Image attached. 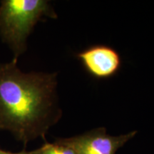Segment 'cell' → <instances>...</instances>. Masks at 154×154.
Segmentation results:
<instances>
[{
    "instance_id": "obj_5",
    "label": "cell",
    "mask_w": 154,
    "mask_h": 154,
    "mask_svg": "<svg viewBox=\"0 0 154 154\" xmlns=\"http://www.w3.org/2000/svg\"><path fill=\"white\" fill-rule=\"evenodd\" d=\"M32 154H76L72 148L57 139L53 143L45 142L39 149L32 151Z\"/></svg>"
},
{
    "instance_id": "obj_2",
    "label": "cell",
    "mask_w": 154,
    "mask_h": 154,
    "mask_svg": "<svg viewBox=\"0 0 154 154\" xmlns=\"http://www.w3.org/2000/svg\"><path fill=\"white\" fill-rule=\"evenodd\" d=\"M44 17L57 15L44 0H3L0 6V36L14 54V59L24 52L26 39L36 23Z\"/></svg>"
},
{
    "instance_id": "obj_1",
    "label": "cell",
    "mask_w": 154,
    "mask_h": 154,
    "mask_svg": "<svg viewBox=\"0 0 154 154\" xmlns=\"http://www.w3.org/2000/svg\"><path fill=\"white\" fill-rule=\"evenodd\" d=\"M17 59L0 64V129L24 146L42 137L60 118L56 100L57 74L24 73Z\"/></svg>"
},
{
    "instance_id": "obj_4",
    "label": "cell",
    "mask_w": 154,
    "mask_h": 154,
    "mask_svg": "<svg viewBox=\"0 0 154 154\" xmlns=\"http://www.w3.org/2000/svg\"><path fill=\"white\" fill-rule=\"evenodd\" d=\"M84 69L94 78L103 79L114 76L121 67L119 53L110 47L93 46L77 54Z\"/></svg>"
},
{
    "instance_id": "obj_3",
    "label": "cell",
    "mask_w": 154,
    "mask_h": 154,
    "mask_svg": "<svg viewBox=\"0 0 154 154\" xmlns=\"http://www.w3.org/2000/svg\"><path fill=\"white\" fill-rule=\"evenodd\" d=\"M136 131L113 136L106 133L105 128H95L79 136L59 138L76 154H116L120 148L136 136Z\"/></svg>"
},
{
    "instance_id": "obj_6",
    "label": "cell",
    "mask_w": 154,
    "mask_h": 154,
    "mask_svg": "<svg viewBox=\"0 0 154 154\" xmlns=\"http://www.w3.org/2000/svg\"><path fill=\"white\" fill-rule=\"evenodd\" d=\"M0 154H32V151L28 152L26 151H22L21 152H18V153H12V152L5 151H3V150L0 149Z\"/></svg>"
}]
</instances>
